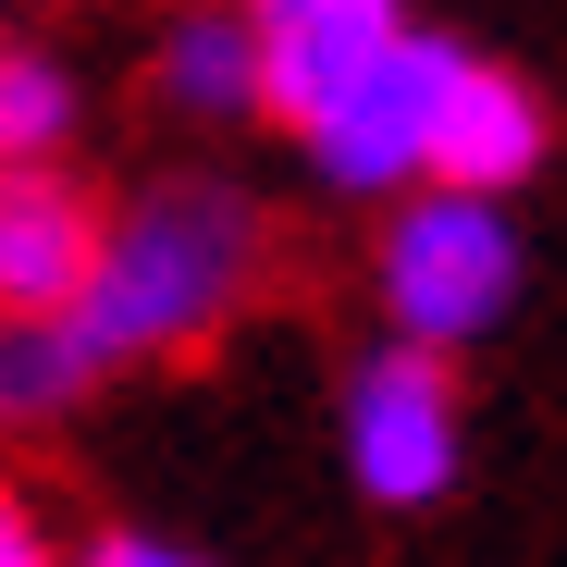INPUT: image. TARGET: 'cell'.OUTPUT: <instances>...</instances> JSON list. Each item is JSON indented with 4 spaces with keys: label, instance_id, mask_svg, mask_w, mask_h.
Here are the masks:
<instances>
[{
    "label": "cell",
    "instance_id": "1",
    "mask_svg": "<svg viewBox=\"0 0 567 567\" xmlns=\"http://www.w3.org/2000/svg\"><path fill=\"white\" fill-rule=\"evenodd\" d=\"M259 271H271V210L247 185L235 173H161V185L100 210V259H86L62 333L86 346L100 383H124L148 358H198L259 297Z\"/></svg>",
    "mask_w": 567,
    "mask_h": 567
},
{
    "label": "cell",
    "instance_id": "2",
    "mask_svg": "<svg viewBox=\"0 0 567 567\" xmlns=\"http://www.w3.org/2000/svg\"><path fill=\"white\" fill-rule=\"evenodd\" d=\"M530 284V235L518 198H468V185H408L383 198V247H370V309L408 346L468 358Z\"/></svg>",
    "mask_w": 567,
    "mask_h": 567
},
{
    "label": "cell",
    "instance_id": "3",
    "mask_svg": "<svg viewBox=\"0 0 567 567\" xmlns=\"http://www.w3.org/2000/svg\"><path fill=\"white\" fill-rule=\"evenodd\" d=\"M333 456H346V482L383 506V518L444 506L456 468H468V395H456V358L383 333V346L346 370V395H333Z\"/></svg>",
    "mask_w": 567,
    "mask_h": 567
},
{
    "label": "cell",
    "instance_id": "4",
    "mask_svg": "<svg viewBox=\"0 0 567 567\" xmlns=\"http://www.w3.org/2000/svg\"><path fill=\"white\" fill-rule=\"evenodd\" d=\"M444 74H456V38L444 25H408L395 62L346 86V100L297 136V161L333 185V198H408V185L432 173V112H444Z\"/></svg>",
    "mask_w": 567,
    "mask_h": 567
},
{
    "label": "cell",
    "instance_id": "5",
    "mask_svg": "<svg viewBox=\"0 0 567 567\" xmlns=\"http://www.w3.org/2000/svg\"><path fill=\"white\" fill-rule=\"evenodd\" d=\"M420 13L408 0H247V38H259V124L309 136L346 86H370L395 62Z\"/></svg>",
    "mask_w": 567,
    "mask_h": 567
},
{
    "label": "cell",
    "instance_id": "6",
    "mask_svg": "<svg viewBox=\"0 0 567 567\" xmlns=\"http://www.w3.org/2000/svg\"><path fill=\"white\" fill-rule=\"evenodd\" d=\"M100 185L74 161H0V321H62L100 259Z\"/></svg>",
    "mask_w": 567,
    "mask_h": 567
},
{
    "label": "cell",
    "instance_id": "7",
    "mask_svg": "<svg viewBox=\"0 0 567 567\" xmlns=\"http://www.w3.org/2000/svg\"><path fill=\"white\" fill-rule=\"evenodd\" d=\"M555 161V112L543 86L494 50H456L444 74V112H432V173L420 185H468V198H518V185Z\"/></svg>",
    "mask_w": 567,
    "mask_h": 567
},
{
    "label": "cell",
    "instance_id": "8",
    "mask_svg": "<svg viewBox=\"0 0 567 567\" xmlns=\"http://www.w3.org/2000/svg\"><path fill=\"white\" fill-rule=\"evenodd\" d=\"M148 86H161V112L173 124H259V38H247V0H185V13L161 25L148 50Z\"/></svg>",
    "mask_w": 567,
    "mask_h": 567
},
{
    "label": "cell",
    "instance_id": "9",
    "mask_svg": "<svg viewBox=\"0 0 567 567\" xmlns=\"http://www.w3.org/2000/svg\"><path fill=\"white\" fill-rule=\"evenodd\" d=\"M74 124H86L74 62L0 38V161H74Z\"/></svg>",
    "mask_w": 567,
    "mask_h": 567
},
{
    "label": "cell",
    "instance_id": "10",
    "mask_svg": "<svg viewBox=\"0 0 567 567\" xmlns=\"http://www.w3.org/2000/svg\"><path fill=\"white\" fill-rule=\"evenodd\" d=\"M100 395V370L62 321H0V432H38V420H74Z\"/></svg>",
    "mask_w": 567,
    "mask_h": 567
},
{
    "label": "cell",
    "instance_id": "11",
    "mask_svg": "<svg viewBox=\"0 0 567 567\" xmlns=\"http://www.w3.org/2000/svg\"><path fill=\"white\" fill-rule=\"evenodd\" d=\"M0 567H74V543L50 530V506L25 482H0Z\"/></svg>",
    "mask_w": 567,
    "mask_h": 567
},
{
    "label": "cell",
    "instance_id": "12",
    "mask_svg": "<svg viewBox=\"0 0 567 567\" xmlns=\"http://www.w3.org/2000/svg\"><path fill=\"white\" fill-rule=\"evenodd\" d=\"M74 567H223V555L173 543V530H100V543H74Z\"/></svg>",
    "mask_w": 567,
    "mask_h": 567
}]
</instances>
